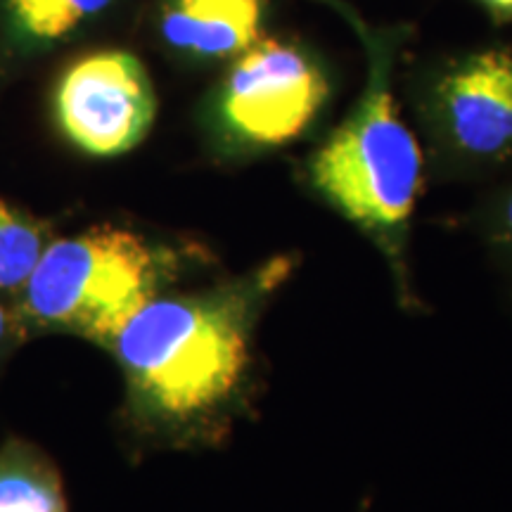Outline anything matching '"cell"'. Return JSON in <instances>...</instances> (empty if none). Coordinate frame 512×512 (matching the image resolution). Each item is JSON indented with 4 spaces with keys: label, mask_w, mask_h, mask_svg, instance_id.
Segmentation results:
<instances>
[{
    "label": "cell",
    "mask_w": 512,
    "mask_h": 512,
    "mask_svg": "<svg viewBox=\"0 0 512 512\" xmlns=\"http://www.w3.org/2000/svg\"><path fill=\"white\" fill-rule=\"evenodd\" d=\"M311 183L375 238L401 273L403 238L422 188V152L384 76L375 74L351 117L313 155Z\"/></svg>",
    "instance_id": "cell-2"
},
{
    "label": "cell",
    "mask_w": 512,
    "mask_h": 512,
    "mask_svg": "<svg viewBox=\"0 0 512 512\" xmlns=\"http://www.w3.org/2000/svg\"><path fill=\"white\" fill-rule=\"evenodd\" d=\"M290 273V256H275L226 287L147 302L112 342L140 408L183 425L228 406L249 370L261 309Z\"/></svg>",
    "instance_id": "cell-1"
},
{
    "label": "cell",
    "mask_w": 512,
    "mask_h": 512,
    "mask_svg": "<svg viewBox=\"0 0 512 512\" xmlns=\"http://www.w3.org/2000/svg\"><path fill=\"white\" fill-rule=\"evenodd\" d=\"M8 5L24 34L53 41L98 15L110 0H8Z\"/></svg>",
    "instance_id": "cell-9"
},
{
    "label": "cell",
    "mask_w": 512,
    "mask_h": 512,
    "mask_svg": "<svg viewBox=\"0 0 512 512\" xmlns=\"http://www.w3.org/2000/svg\"><path fill=\"white\" fill-rule=\"evenodd\" d=\"M0 512H67L57 479L27 463L0 465Z\"/></svg>",
    "instance_id": "cell-8"
},
{
    "label": "cell",
    "mask_w": 512,
    "mask_h": 512,
    "mask_svg": "<svg viewBox=\"0 0 512 512\" xmlns=\"http://www.w3.org/2000/svg\"><path fill=\"white\" fill-rule=\"evenodd\" d=\"M451 143L486 164L512 162V48L460 60L439 88Z\"/></svg>",
    "instance_id": "cell-6"
},
{
    "label": "cell",
    "mask_w": 512,
    "mask_h": 512,
    "mask_svg": "<svg viewBox=\"0 0 512 512\" xmlns=\"http://www.w3.org/2000/svg\"><path fill=\"white\" fill-rule=\"evenodd\" d=\"M328 98V81L297 48L266 38L230 69L221 119L242 143L275 147L299 138Z\"/></svg>",
    "instance_id": "cell-4"
},
{
    "label": "cell",
    "mask_w": 512,
    "mask_h": 512,
    "mask_svg": "<svg viewBox=\"0 0 512 512\" xmlns=\"http://www.w3.org/2000/svg\"><path fill=\"white\" fill-rule=\"evenodd\" d=\"M164 254L124 228L100 226L43 249L24 283L36 320L112 344L121 328L157 297Z\"/></svg>",
    "instance_id": "cell-3"
},
{
    "label": "cell",
    "mask_w": 512,
    "mask_h": 512,
    "mask_svg": "<svg viewBox=\"0 0 512 512\" xmlns=\"http://www.w3.org/2000/svg\"><path fill=\"white\" fill-rule=\"evenodd\" d=\"M496 240L501 245L505 259L512 266V188L505 192L501 207L496 214Z\"/></svg>",
    "instance_id": "cell-11"
},
{
    "label": "cell",
    "mask_w": 512,
    "mask_h": 512,
    "mask_svg": "<svg viewBox=\"0 0 512 512\" xmlns=\"http://www.w3.org/2000/svg\"><path fill=\"white\" fill-rule=\"evenodd\" d=\"M486 10L494 15L498 22H510L512 24V0H479Z\"/></svg>",
    "instance_id": "cell-12"
},
{
    "label": "cell",
    "mask_w": 512,
    "mask_h": 512,
    "mask_svg": "<svg viewBox=\"0 0 512 512\" xmlns=\"http://www.w3.org/2000/svg\"><path fill=\"white\" fill-rule=\"evenodd\" d=\"M41 252V233L0 200V287L12 290L27 283Z\"/></svg>",
    "instance_id": "cell-10"
},
{
    "label": "cell",
    "mask_w": 512,
    "mask_h": 512,
    "mask_svg": "<svg viewBox=\"0 0 512 512\" xmlns=\"http://www.w3.org/2000/svg\"><path fill=\"white\" fill-rule=\"evenodd\" d=\"M266 0H171L162 34L171 46L197 57L242 55L259 41Z\"/></svg>",
    "instance_id": "cell-7"
},
{
    "label": "cell",
    "mask_w": 512,
    "mask_h": 512,
    "mask_svg": "<svg viewBox=\"0 0 512 512\" xmlns=\"http://www.w3.org/2000/svg\"><path fill=\"white\" fill-rule=\"evenodd\" d=\"M155 91L136 55L105 50L69 67L57 88V119L86 155L133 150L155 121Z\"/></svg>",
    "instance_id": "cell-5"
},
{
    "label": "cell",
    "mask_w": 512,
    "mask_h": 512,
    "mask_svg": "<svg viewBox=\"0 0 512 512\" xmlns=\"http://www.w3.org/2000/svg\"><path fill=\"white\" fill-rule=\"evenodd\" d=\"M5 325H8V320H5V311H3V306H0V339H3V335H5Z\"/></svg>",
    "instance_id": "cell-13"
}]
</instances>
